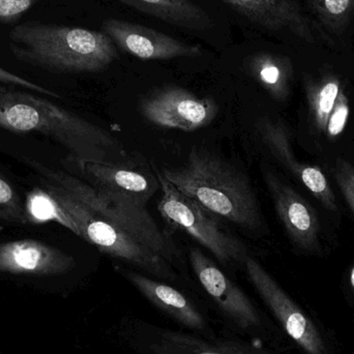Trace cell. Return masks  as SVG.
I'll list each match as a JSON object with an SVG mask.
<instances>
[{"mask_svg": "<svg viewBox=\"0 0 354 354\" xmlns=\"http://www.w3.org/2000/svg\"><path fill=\"white\" fill-rule=\"evenodd\" d=\"M0 127L17 133H39L86 161L122 163L127 151L111 133L49 100L0 83Z\"/></svg>", "mask_w": 354, "mask_h": 354, "instance_id": "obj_1", "label": "cell"}, {"mask_svg": "<svg viewBox=\"0 0 354 354\" xmlns=\"http://www.w3.org/2000/svg\"><path fill=\"white\" fill-rule=\"evenodd\" d=\"M155 174L159 179L162 193L158 210L164 221L208 250L223 268L243 264L249 255L247 248L222 228L218 216L181 193L162 176L158 168H155Z\"/></svg>", "mask_w": 354, "mask_h": 354, "instance_id": "obj_8", "label": "cell"}, {"mask_svg": "<svg viewBox=\"0 0 354 354\" xmlns=\"http://www.w3.org/2000/svg\"><path fill=\"white\" fill-rule=\"evenodd\" d=\"M143 118L157 127L194 132L214 122L218 105L212 97H200L187 89L165 86L140 103Z\"/></svg>", "mask_w": 354, "mask_h": 354, "instance_id": "obj_11", "label": "cell"}, {"mask_svg": "<svg viewBox=\"0 0 354 354\" xmlns=\"http://www.w3.org/2000/svg\"><path fill=\"white\" fill-rule=\"evenodd\" d=\"M24 204L28 222L33 224L57 223L81 237L80 230L72 216L48 189H35L29 192Z\"/></svg>", "mask_w": 354, "mask_h": 354, "instance_id": "obj_21", "label": "cell"}, {"mask_svg": "<svg viewBox=\"0 0 354 354\" xmlns=\"http://www.w3.org/2000/svg\"><path fill=\"white\" fill-rule=\"evenodd\" d=\"M39 1L41 0H0V23L16 22Z\"/></svg>", "mask_w": 354, "mask_h": 354, "instance_id": "obj_26", "label": "cell"}, {"mask_svg": "<svg viewBox=\"0 0 354 354\" xmlns=\"http://www.w3.org/2000/svg\"><path fill=\"white\" fill-rule=\"evenodd\" d=\"M263 176L277 214L293 245L305 253H318L320 227L315 210L274 172L266 169Z\"/></svg>", "mask_w": 354, "mask_h": 354, "instance_id": "obj_14", "label": "cell"}, {"mask_svg": "<svg viewBox=\"0 0 354 354\" xmlns=\"http://www.w3.org/2000/svg\"><path fill=\"white\" fill-rule=\"evenodd\" d=\"M170 25L204 30L212 25L209 15L191 0H118Z\"/></svg>", "mask_w": 354, "mask_h": 354, "instance_id": "obj_18", "label": "cell"}, {"mask_svg": "<svg viewBox=\"0 0 354 354\" xmlns=\"http://www.w3.org/2000/svg\"><path fill=\"white\" fill-rule=\"evenodd\" d=\"M0 354H6V353H2V351H0Z\"/></svg>", "mask_w": 354, "mask_h": 354, "instance_id": "obj_29", "label": "cell"}, {"mask_svg": "<svg viewBox=\"0 0 354 354\" xmlns=\"http://www.w3.org/2000/svg\"><path fill=\"white\" fill-rule=\"evenodd\" d=\"M338 77L326 74L319 79H311L306 82L308 103L318 131L326 133L330 112L341 91Z\"/></svg>", "mask_w": 354, "mask_h": 354, "instance_id": "obj_20", "label": "cell"}, {"mask_svg": "<svg viewBox=\"0 0 354 354\" xmlns=\"http://www.w3.org/2000/svg\"><path fill=\"white\" fill-rule=\"evenodd\" d=\"M0 220L26 224L28 222L25 204L18 192L0 174Z\"/></svg>", "mask_w": 354, "mask_h": 354, "instance_id": "obj_23", "label": "cell"}, {"mask_svg": "<svg viewBox=\"0 0 354 354\" xmlns=\"http://www.w3.org/2000/svg\"><path fill=\"white\" fill-rule=\"evenodd\" d=\"M159 171L218 218L250 232L263 230V214L249 177L216 153L193 147L185 164Z\"/></svg>", "mask_w": 354, "mask_h": 354, "instance_id": "obj_2", "label": "cell"}, {"mask_svg": "<svg viewBox=\"0 0 354 354\" xmlns=\"http://www.w3.org/2000/svg\"><path fill=\"white\" fill-rule=\"evenodd\" d=\"M189 261L206 304L220 320L223 330L280 347L278 326L222 268L198 248L189 249Z\"/></svg>", "mask_w": 354, "mask_h": 354, "instance_id": "obj_5", "label": "cell"}, {"mask_svg": "<svg viewBox=\"0 0 354 354\" xmlns=\"http://www.w3.org/2000/svg\"><path fill=\"white\" fill-rule=\"evenodd\" d=\"M348 116V97L345 95L344 91L341 89L338 99H337L334 108H333L332 112H330V118H328L326 134L332 139L340 136L343 131H344L345 127H346Z\"/></svg>", "mask_w": 354, "mask_h": 354, "instance_id": "obj_24", "label": "cell"}, {"mask_svg": "<svg viewBox=\"0 0 354 354\" xmlns=\"http://www.w3.org/2000/svg\"><path fill=\"white\" fill-rule=\"evenodd\" d=\"M15 59L53 73H97L107 68L118 53L104 31L27 21L8 33Z\"/></svg>", "mask_w": 354, "mask_h": 354, "instance_id": "obj_3", "label": "cell"}, {"mask_svg": "<svg viewBox=\"0 0 354 354\" xmlns=\"http://www.w3.org/2000/svg\"><path fill=\"white\" fill-rule=\"evenodd\" d=\"M25 163L39 172L50 183L57 185L93 214L132 235L137 241L180 268L181 255L169 235L164 233L145 206L128 196L81 180L66 172L47 167L35 160Z\"/></svg>", "mask_w": 354, "mask_h": 354, "instance_id": "obj_4", "label": "cell"}, {"mask_svg": "<svg viewBox=\"0 0 354 354\" xmlns=\"http://www.w3.org/2000/svg\"><path fill=\"white\" fill-rule=\"evenodd\" d=\"M256 131L272 157L299 179L328 210L337 212L336 196L324 172L315 166L299 163L293 153L290 135L281 120L261 118Z\"/></svg>", "mask_w": 354, "mask_h": 354, "instance_id": "obj_15", "label": "cell"}, {"mask_svg": "<svg viewBox=\"0 0 354 354\" xmlns=\"http://www.w3.org/2000/svg\"><path fill=\"white\" fill-rule=\"evenodd\" d=\"M102 31L116 47L141 60H170L195 58L201 55L199 46L183 43L156 29L118 19H107Z\"/></svg>", "mask_w": 354, "mask_h": 354, "instance_id": "obj_13", "label": "cell"}, {"mask_svg": "<svg viewBox=\"0 0 354 354\" xmlns=\"http://www.w3.org/2000/svg\"><path fill=\"white\" fill-rule=\"evenodd\" d=\"M76 259L66 252L35 239L0 245V274L32 279L64 277L74 272Z\"/></svg>", "mask_w": 354, "mask_h": 354, "instance_id": "obj_12", "label": "cell"}, {"mask_svg": "<svg viewBox=\"0 0 354 354\" xmlns=\"http://www.w3.org/2000/svg\"><path fill=\"white\" fill-rule=\"evenodd\" d=\"M251 22L268 30H289L307 43L315 41L311 23L295 0H221Z\"/></svg>", "mask_w": 354, "mask_h": 354, "instance_id": "obj_17", "label": "cell"}, {"mask_svg": "<svg viewBox=\"0 0 354 354\" xmlns=\"http://www.w3.org/2000/svg\"><path fill=\"white\" fill-rule=\"evenodd\" d=\"M248 280L287 337L304 353L330 354L328 343L313 320L289 297L256 258L248 255L243 262Z\"/></svg>", "mask_w": 354, "mask_h": 354, "instance_id": "obj_9", "label": "cell"}, {"mask_svg": "<svg viewBox=\"0 0 354 354\" xmlns=\"http://www.w3.org/2000/svg\"><path fill=\"white\" fill-rule=\"evenodd\" d=\"M248 68L253 78L270 97L283 102L290 95L292 62L286 56L260 52L250 58Z\"/></svg>", "mask_w": 354, "mask_h": 354, "instance_id": "obj_19", "label": "cell"}, {"mask_svg": "<svg viewBox=\"0 0 354 354\" xmlns=\"http://www.w3.org/2000/svg\"><path fill=\"white\" fill-rule=\"evenodd\" d=\"M334 174L341 192L354 214V167L345 160L338 159L335 164Z\"/></svg>", "mask_w": 354, "mask_h": 354, "instance_id": "obj_25", "label": "cell"}, {"mask_svg": "<svg viewBox=\"0 0 354 354\" xmlns=\"http://www.w3.org/2000/svg\"><path fill=\"white\" fill-rule=\"evenodd\" d=\"M47 189L72 216L80 230L81 237L95 245L102 253L127 262L147 276L174 286L180 284L181 278L176 268L153 250L126 231L93 214L57 185L47 183Z\"/></svg>", "mask_w": 354, "mask_h": 354, "instance_id": "obj_7", "label": "cell"}, {"mask_svg": "<svg viewBox=\"0 0 354 354\" xmlns=\"http://www.w3.org/2000/svg\"><path fill=\"white\" fill-rule=\"evenodd\" d=\"M71 162L91 185L105 187L128 196L147 207L149 200L160 189L157 176L130 168L127 163L86 161L71 158Z\"/></svg>", "mask_w": 354, "mask_h": 354, "instance_id": "obj_16", "label": "cell"}, {"mask_svg": "<svg viewBox=\"0 0 354 354\" xmlns=\"http://www.w3.org/2000/svg\"><path fill=\"white\" fill-rule=\"evenodd\" d=\"M351 287H353V289L354 291V266L353 268V270H351Z\"/></svg>", "mask_w": 354, "mask_h": 354, "instance_id": "obj_28", "label": "cell"}, {"mask_svg": "<svg viewBox=\"0 0 354 354\" xmlns=\"http://www.w3.org/2000/svg\"><path fill=\"white\" fill-rule=\"evenodd\" d=\"M120 274L160 314L181 330L208 338L220 335L214 328L212 313L205 301L137 270H122Z\"/></svg>", "mask_w": 354, "mask_h": 354, "instance_id": "obj_10", "label": "cell"}, {"mask_svg": "<svg viewBox=\"0 0 354 354\" xmlns=\"http://www.w3.org/2000/svg\"><path fill=\"white\" fill-rule=\"evenodd\" d=\"M310 8L330 32H343L354 16V0H309Z\"/></svg>", "mask_w": 354, "mask_h": 354, "instance_id": "obj_22", "label": "cell"}, {"mask_svg": "<svg viewBox=\"0 0 354 354\" xmlns=\"http://www.w3.org/2000/svg\"><path fill=\"white\" fill-rule=\"evenodd\" d=\"M118 336L134 354H280V347L222 330L214 338L174 330L136 317H124Z\"/></svg>", "mask_w": 354, "mask_h": 354, "instance_id": "obj_6", "label": "cell"}, {"mask_svg": "<svg viewBox=\"0 0 354 354\" xmlns=\"http://www.w3.org/2000/svg\"><path fill=\"white\" fill-rule=\"evenodd\" d=\"M0 83L1 84L12 85V86H20L23 88L29 89V91H35L39 95H49V97H55V99H60V95L50 89L45 88L41 85L35 84L31 81L26 80L18 75L12 74L8 71L4 70L0 66Z\"/></svg>", "mask_w": 354, "mask_h": 354, "instance_id": "obj_27", "label": "cell"}]
</instances>
